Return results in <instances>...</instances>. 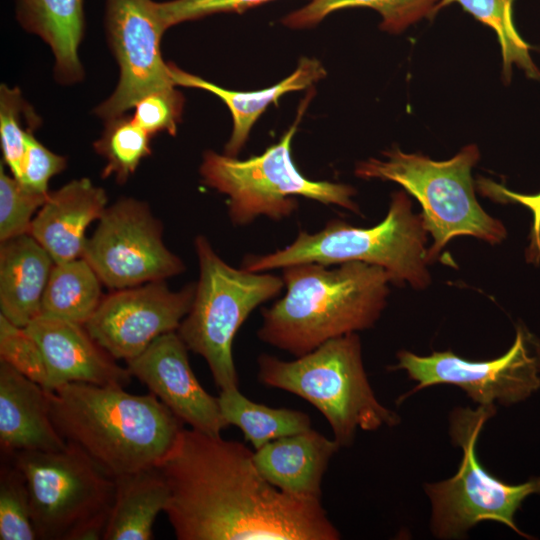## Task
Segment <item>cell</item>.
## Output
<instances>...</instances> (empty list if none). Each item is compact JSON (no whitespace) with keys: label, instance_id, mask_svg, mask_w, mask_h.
<instances>
[{"label":"cell","instance_id":"cell-5","mask_svg":"<svg viewBox=\"0 0 540 540\" xmlns=\"http://www.w3.org/2000/svg\"><path fill=\"white\" fill-rule=\"evenodd\" d=\"M257 364L259 382L312 404L327 420L340 447L351 445L358 429L375 431L400 422L399 415L375 396L357 333L328 340L291 361L261 354Z\"/></svg>","mask_w":540,"mask_h":540},{"label":"cell","instance_id":"cell-26","mask_svg":"<svg viewBox=\"0 0 540 540\" xmlns=\"http://www.w3.org/2000/svg\"><path fill=\"white\" fill-rule=\"evenodd\" d=\"M441 0H312L289 13L282 23L293 29L317 25L329 14L345 8L367 7L381 16L380 28L398 34L424 18H432Z\"/></svg>","mask_w":540,"mask_h":540},{"label":"cell","instance_id":"cell-9","mask_svg":"<svg viewBox=\"0 0 540 540\" xmlns=\"http://www.w3.org/2000/svg\"><path fill=\"white\" fill-rule=\"evenodd\" d=\"M23 474L32 521L41 540L103 539L114 500V478L80 447L3 455Z\"/></svg>","mask_w":540,"mask_h":540},{"label":"cell","instance_id":"cell-14","mask_svg":"<svg viewBox=\"0 0 540 540\" xmlns=\"http://www.w3.org/2000/svg\"><path fill=\"white\" fill-rule=\"evenodd\" d=\"M194 293L195 284L172 291L165 280L112 290L85 327L116 360L128 362L161 335L177 331Z\"/></svg>","mask_w":540,"mask_h":540},{"label":"cell","instance_id":"cell-30","mask_svg":"<svg viewBox=\"0 0 540 540\" xmlns=\"http://www.w3.org/2000/svg\"><path fill=\"white\" fill-rule=\"evenodd\" d=\"M0 539H38L26 480L22 472L5 457L0 468Z\"/></svg>","mask_w":540,"mask_h":540},{"label":"cell","instance_id":"cell-28","mask_svg":"<svg viewBox=\"0 0 540 540\" xmlns=\"http://www.w3.org/2000/svg\"><path fill=\"white\" fill-rule=\"evenodd\" d=\"M150 137L132 118L119 116L107 120L95 150L106 160L102 176L114 175L118 183H125L145 157L150 155Z\"/></svg>","mask_w":540,"mask_h":540},{"label":"cell","instance_id":"cell-2","mask_svg":"<svg viewBox=\"0 0 540 540\" xmlns=\"http://www.w3.org/2000/svg\"><path fill=\"white\" fill-rule=\"evenodd\" d=\"M282 268L285 295L262 311L257 337L294 357L328 340L366 330L380 318L391 283L381 267L359 261Z\"/></svg>","mask_w":540,"mask_h":540},{"label":"cell","instance_id":"cell-1","mask_svg":"<svg viewBox=\"0 0 540 540\" xmlns=\"http://www.w3.org/2000/svg\"><path fill=\"white\" fill-rule=\"evenodd\" d=\"M243 443L183 428L157 464L178 540H338L321 499L281 491Z\"/></svg>","mask_w":540,"mask_h":540},{"label":"cell","instance_id":"cell-3","mask_svg":"<svg viewBox=\"0 0 540 540\" xmlns=\"http://www.w3.org/2000/svg\"><path fill=\"white\" fill-rule=\"evenodd\" d=\"M51 420L113 478L155 467L183 427L155 395L72 382L50 391Z\"/></svg>","mask_w":540,"mask_h":540},{"label":"cell","instance_id":"cell-34","mask_svg":"<svg viewBox=\"0 0 540 540\" xmlns=\"http://www.w3.org/2000/svg\"><path fill=\"white\" fill-rule=\"evenodd\" d=\"M270 1L273 0H172L158 3V11L166 28H169L211 14L243 13Z\"/></svg>","mask_w":540,"mask_h":540},{"label":"cell","instance_id":"cell-21","mask_svg":"<svg viewBox=\"0 0 540 540\" xmlns=\"http://www.w3.org/2000/svg\"><path fill=\"white\" fill-rule=\"evenodd\" d=\"M169 73L175 85L207 90L218 96L229 108L233 119V130L225 146V154L236 157L250 130L266 108L289 92L304 90L320 79L326 71L316 59L302 58L296 70L274 86L258 91H233L217 86L198 76L187 73L172 63H168Z\"/></svg>","mask_w":540,"mask_h":540},{"label":"cell","instance_id":"cell-31","mask_svg":"<svg viewBox=\"0 0 540 540\" xmlns=\"http://www.w3.org/2000/svg\"><path fill=\"white\" fill-rule=\"evenodd\" d=\"M49 193L24 186L0 167V241L29 233L33 215L45 203Z\"/></svg>","mask_w":540,"mask_h":540},{"label":"cell","instance_id":"cell-25","mask_svg":"<svg viewBox=\"0 0 540 540\" xmlns=\"http://www.w3.org/2000/svg\"><path fill=\"white\" fill-rule=\"evenodd\" d=\"M102 282L82 257L55 263L41 306V314L84 324L105 295Z\"/></svg>","mask_w":540,"mask_h":540},{"label":"cell","instance_id":"cell-15","mask_svg":"<svg viewBox=\"0 0 540 540\" xmlns=\"http://www.w3.org/2000/svg\"><path fill=\"white\" fill-rule=\"evenodd\" d=\"M188 351L176 331L168 332L126 362L127 369L181 422L200 432L221 436L227 425L218 398L210 395L197 380Z\"/></svg>","mask_w":540,"mask_h":540},{"label":"cell","instance_id":"cell-4","mask_svg":"<svg viewBox=\"0 0 540 540\" xmlns=\"http://www.w3.org/2000/svg\"><path fill=\"white\" fill-rule=\"evenodd\" d=\"M427 231L412 210L406 191L393 193L385 218L369 228L331 220L315 233L300 230L288 246L263 255H246L241 268L265 272L301 263L337 265L359 261L383 268L394 284L425 289L431 283L427 265Z\"/></svg>","mask_w":540,"mask_h":540},{"label":"cell","instance_id":"cell-33","mask_svg":"<svg viewBox=\"0 0 540 540\" xmlns=\"http://www.w3.org/2000/svg\"><path fill=\"white\" fill-rule=\"evenodd\" d=\"M184 98L175 88L146 95L134 106L133 121L150 135L166 131L174 135L180 122Z\"/></svg>","mask_w":540,"mask_h":540},{"label":"cell","instance_id":"cell-24","mask_svg":"<svg viewBox=\"0 0 540 540\" xmlns=\"http://www.w3.org/2000/svg\"><path fill=\"white\" fill-rule=\"evenodd\" d=\"M217 398L226 425L238 427L254 450L311 428V418L307 413L256 403L244 396L239 387L220 390Z\"/></svg>","mask_w":540,"mask_h":540},{"label":"cell","instance_id":"cell-11","mask_svg":"<svg viewBox=\"0 0 540 540\" xmlns=\"http://www.w3.org/2000/svg\"><path fill=\"white\" fill-rule=\"evenodd\" d=\"M162 223L147 203L121 198L107 207L82 254L111 290L163 281L185 271L164 244Z\"/></svg>","mask_w":540,"mask_h":540},{"label":"cell","instance_id":"cell-32","mask_svg":"<svg viewBox=\"0 0 540 540\" xmlns=\"http://www.w3.org/2000/svg\"><path fill=\"white\" fill-rule=\"evenodd\" d=\"M0 360L45 387L47 367L43 352L28 332L0 314Z\"/></svg>","mask_w":540,"mask_h":540},{"label":"cell","instance_id":"cell-13","mask_svg":"<svg viewBox=\"0 0 540 540\" xmlns=\"http://www.w3.org/2000/svg\"><path fill=\"white\" fill-rule=\"evenodd\" d=\"M109 40L120 66V80L114 93L96 113L110 120L148 94L173 88L175 84L160 52V40L167 29L158 3L152 0H107Z\"/></svg>","mask_w":540,"mask_h":540},{"label":"cell","instance_id":"cell-6","mask_svg":"<svg viewBox=\"0 0 540 540\" xmlns=\"http://www.w3.org/2000/svg\"><path fill=\"white\" fill-rule=\"evenodd\" d=\"M383 154L385 160L359 162L355 175L395 182L418 200L424 227L433 238L427 250L429 263L457 236H473L492 245L506 237L503 223L485 212L475 195L472 168L480 158L476 145H467L444 161L398 148Z\"/></svg>","mask_w":540,"mask_h":540},{"label":"cell","instance_id":"cell-27","mask_svg":"<svg viewBox=\"0 0 540 540\" xmlns=\"http://www.w3.org/2000/svg\"><path fill=\"white\" fill-rule=\"evenodd\" d=\"M514 0H441L435 15L444 7L458 4L477 21L490 27L497 35L502 54V75L509 83L512 66L522 69L530 79L540 80V70L530 55L528 45L517 32L513 21Z\"/></svg>","mask_w":540,"mask_h":540},{"label":"cell","instance_id":"cell-23","mask_svg":"<svg viewBox=\"0 0 540 540\" xmlns=\"http://www.w3.org/2000/svg\"><path fill=\"white\" fill-rule=\"evenodd\" d=\"M18 19L50 45L61 81L82 78L78 46L84 30L83 0H19Z\"/></svg>","mask_w":540,"mask_h":540},{"label":"cell","instance_id":"cell-18","mask_svg":"<svg viewBox=\"0 0 540 540\" xmlns=\"http://www.w3.org/2000/svg\"><path fill=\"white\" fill-rule=\"evenodd\" d=\"M0 446L2 455L67 446L51 420L50 391L1 360Z\"/></svg>","mask_w":540,"mask_h":540},{"label":"cell","instance_id":"cell-36","mask_svg":"<svg viewBox=\"0 0 540 540\" xmlns=\"http://www.w3.org/2000/svg\"><path fill=\"white\" fill-rule=\"evenodd\" d=\"M476 185L483 196L489 197L494 201L501 203L516 202L531 210L533 225L527 257L529 261L538 263L540 261V193L535 195L516 193L486 178H480L476 182Z\"/></svg>","mask_w":540,"mask_h":540},{"label":"cell","instance_id":"cell-29","mask_svg":"<svg viewBox=\"0 0 540 540\" xmlns=\"http://www.w3.org/2000/svg\"><path fill=\"white\" fill-rule=\"evenodd\" d=\"M37 116L17 88L1 85L0 139L3 160L12 176L20 178L26 153V139L37 127Z\"/></svg>","mask_w":540,"mask_h":540},{"label":"cell","instance_id":"cell-8","mask_svg":"<svg viewBox=\"0 0 540 540\" xmlns=\"http://www.w3.org/2000/svg\"><path fill=\"white\" fill-rule=\"evenodd\" d=\"M307 102L305 99L294 124L280 141L261 155L239 160L211 150L204 153L200 166L203 183L228 196V216L232 224L248 225L259 216L282 220L297 210L298 196L360 214L353 200L356 190L352 186L310 180L292 159V139Z\"/></svg>","mask_w":540,"mask_h":540},{"label":"cell","instance_id":"cell-12","mask_svg":"<svg viewBox=\"0 0 540 540\" xmlns=\"http://www.w3.org/2000/svg\"><path fill=\"white\" fill-rule=\"evenodd\" d=\"M534 346L518 327L513 345L492 360L470 361L450 350L429 356L403 350L391 369L405 370L417 382L411 393L446 384L460 387L479 405H494L496 401L509 405L526 399L540 387V356L533 352Z\"/></svg>","mask_w":540,"mask_h":540},{"label":"cell","instance_id":"cell-17","mask_svg":"<svg viewBox=\"0 0 540 540\" xmlns=\"http://www.w3.org/2000/svg\"><path fill=\"white\" fill-rule=\"evenodd\" d=\"M103 188L89 179L72 180L49 195L34 216L31 234L55 263L82 257L88 226L107 209Z\"/></svg>","mask_w":540,"mask_h":540},{"label":"cell","instance_id":"cell-22","mask_svg":"<svg viewBox=\"0 0 540 540\" xmlns=\"http://www.w3.org/2000/svg\"><path fill=\"white\" fill-rule=\"evenodd\" d=\"M115 493L104 540H150L153 524L169 499L168 485L155 467L114 477Z\"/></svg>","mask_w":540,"mask_h":540},{"label":"cell","instance_id":"cell-10","mask_svg":"<svg viewBox=\"0 0 540 540\" xmlns=\"http://www.w3.org/2000/svg\"><path fill=\"white\" fill-rule=\"evenodd\" d=\"M495 406L475 410L456 408L450 415V434L463 451L457 473L444 481L425 485L431 501V529L441 539L459 538L483 521L500 522L528 537L515 524L514 515L523 501L540 494V477L512 485L490 474L480 463L476 443Z\"/></svg>","mask_w":540,"mask_h":540},{"label":"cell","instance_id":"cell-20","mask_svg":"<svg viewBox=\"0 0 540 540\" xmlns=\"http://www.w3.org/2000/svg\"><path fill=\"white\" fill-rule=\"evenodd\" d=\"M54 265L50 254L29 233L1 242L0 314L20 327L41 315Z\"/></svg>","mask_w":540,"mask_h":540},{"label":"cell","instance_id":"cell-19","mask_svg":"<svg viewBox=\"0 0 540 540\" xmlns=\"http://www.w3.org/2000/svg\"><path fill=\"white\" fill-rule=\"evenodd\" d=\"M340 448L334 438L310 428L269 442L253 458L263 477L281 491L321 499L323 476Z\"/></svg>","mask_w":540,"mask_h":540},{"label":"cell","instance_id":"cell-7","mask_svg":"<svg viewBox=\"0 0 540 540\" xmlns=\"http://www.w3.org/2000/svg\"><path fill=\"white\" fill-rule=\"evenodd\" d=\"M194 247L199 279L191 307L176 332L188 350L205 359L220 390L239 387L234 337L248 316L277 296L284 283L273 274L232 267L203 235L195 238Z\"/></svg>","mask_w":540,"mask_h":540},{"label":"cell","instance_id":"cell-16","mask_svg":"<svg viewBox=\"0 0 540 540\" xmlns=\"http://www.w3.org/2000/svg\"><path fill=\"white\" fill-rule=\"evenodd\" d=\"M26 329L45 358L46 390L72 382L122 387L129 384L132 376L127 367L120 366L84 324L41 314Z\"/></svg>","mask_w":540,"mask_h":540},{"label":"cell","instance_id":"cell-35","mask_svg":"<svg viewBox=\"0 0 540 540\" xmlns=\"http://www.w3.org/2000/svg\"><path fill=\"white\" fill-rule=\"evenodd\" d=\"M66 167V159L53 153L29 133L19 180L24 186L40 193L48 192V182Z\"/></svg>","mask_w":540,"mask_h":540}]
</instances>
